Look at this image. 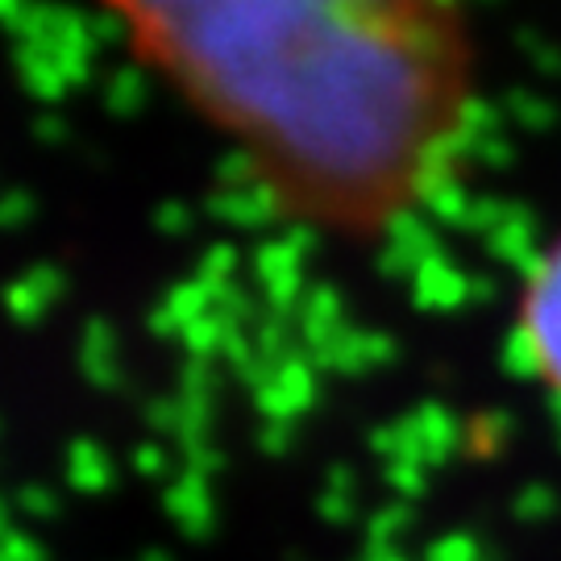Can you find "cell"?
I'll return each mask as SVG.
<instances>
[{"label":"cell","instance_id":"obj_1","mask_svg":"<svg viewBox=\"0 0 561 561\" xmlns=\"http://www.w3.org/2000/svg\"><path fill=\"white\" fill-rule=\"evenodd\" d=\"M245 138L259 187L300 229L387 241L461 183L479 134V42L461 4L138 9Z\"/></svg>","mask_w":561,"mask_h":561},{"label":"cell","instance_id":"obj_2","mask_svg":"<svg viewBox=\"0 0 561 561\" xmlns=\"http://www.w3.org/2000/svg\"><path fill=\"white\" fill-rule=\"evenodd\" d=\"M507 362L516 375L541 382L561 412V233L545 241L541 254L520 271Z\"/></svg>","mask_w":561,"mask_h":561},{"label":"cell","instance_id":"obj_3","mask_svg":"<svg viewBox=\"0 0 561 561\" xmlns=\"http://www.w3.org/2000/svg\"><path fill=\"white\" fill-rule=\"evenodd\" d=\"M317 403V362L308 354H291L275 366L271 382H262L254 391V408L262 421H283L291 424L300 412H308Z\"/></svg>","mask_w":561,"mask_h":561},{"label":"cell","instance_id":"obj_4","mask_svg":"<svg viewBox=\"0 0 561 561\" xmlns=\"http://www.w3.org/2000/svg\"><path fill=\"white\" fill-rule=\"evenodd\" d=\"M396 358V337L382 333V329H354L345 324L333 345L317 354V370H337V375H366V370H379L391 366Z\"/></svg>","mask_w":561,"mask_h":561},{"label":"cell","instance_id":"obj_5","mask_svg":"<svg viewBox=\"0 0 561 561\" xmlns=\"http://www.w3.org/2000/svg\"><path fill=\"white\" fill-rule=\"evenodd\" d=\"M162 507L187 537H208L213 533V491H208L204 474L180 470L162 491Z\"/></svg>","mask_w":561,"mask_h":561},{"label":"cell","instance_id":"obj_6","mask_svg":"<svg viewBox=\"0 0 561 561\" xmlns=\"http://www.w3.org/2000/svg\"><path fill=\"white\" fill-rule=\"evenodd\" d=\"M204 208L221 225L241 229V233H259V229L279 221L275 204H271V196L262 187H213Z\"/></svg>","mask_w":561,"mask_h":561},{"label":"cell","instance_id":"obj_7","mask_svg":"<svg viewBox=\"0 0 561 561\" xmlns=\"http://www.w3.org/2000/svg\"><path fill=\"white\" fill-rule=\"evenodd\" d=\"M412 287H416V304L421 308H442V312H449V308H461V304H479L474 300V279L461 266H454L445 254L424 262L421 271L412 275Z\"/></svg>","mask_w":561,"mask_h":561},{"label":"cell","instance_id":"obj_8","mask_svg":"<svg viewBox=\"0 0 561 561\" xmlns=\"http://www.w3.org/2000/svg\"><path fill=\"white\" fill-rule=\"evenodd\" d=\"M80 366L83 379L101 391L121 387V358H117V329L104 317H88L80 333Z\"/></svg>","mask_w":561,"mask_h":561},{"label":"cell","instance_id":"obj_9","mask_svg":"<svg viewBox=\"0 0 561 561\" xmlns=\"http://www.w3.org/2000/svg\"><path fill=\"white\" fill-rule=\"evenodd\" d=\"M62 474L71 482V491L104 495L113 486V458L96 437H71L67 454H62Z\"/></svg>","mask_w":561,"mask_h":561},{"label":"cell","instance_id":"obj_10","mask_svg":"<svg viewBox=\"0 0 561 561\" xmlns=\"http://www.w3.org/2000/svg\"><path fill=\"white\" fill-rule=\"evenodd\" d=\"M13 67H18L21 88L42 104H55L67 96V80H62L59 62L46 46H30V42H13Z\"/></svg>","mask_w":561,"mask_h":561},{"label":"cell","instance_id":"obj_11","mask_svg":"<svg viewBox=\"0 0 561 561\" xmlns=\"http://www.w3.org/2000/svg\"><path fill=\"white\" fill-rule=\"evenodd\" d=\"M101 101L108 113H117V117H129V113H138L141 104H146V71L134 67V62H121L108 71V80H104V92Z\"/></svg>","mask_w":561,"mask_h":561},{"label":"cell","instance_id":"obj_12","mask_svg":"<svg viewBox=\"0 0 561 561\" xmlns=\"http://www.w3.org/2000/svg\"><path fill=\"white\" fill-rule=\"evenodd\" d=\"M162 308L180 321V329H187L192 321H201V317H208V312L217 308V291L192 275V279L175 283V287L162 296Z\"/></svg>","mask_w":561,"mask_h":561},{"label":"cell","instance_id":"obj_13","mask_svg":"<svg viewBox=\"0 0 561 561\" xmlns=\"http://www.w3.org/2000/svg\"><path fill=\"white\" fill-rule=\"evenodd\" d=\"M229 329H238V324H229V321H221L217 312H208V317H201V321H192L183 329L180 345L187 350V358L213 362V358H221V345Z\"/></svg>","mask_w":561,"mask_h":561},{"label":"cell","instance_id":"obj_14","mask_svg":"<svg viewBox=\"0 0 561 561\" xmlns=\"http://www.w3.org/2000/svg\"><path fill=\"white\" fill-rule=\"evenodd\" d=\"M238 271H241V254L233 241H213V245H204L201 262H196V279L208 283L213 291L238 283Z\"/></svg>","mask_w":561,"mask_h":561},{"label":"cell","instance_id":"obj_15","mask_svg":"<svg viewBox=\"0 0 561 561\" xmlns=\"http://www.w3.org/2000/svg\"><path fill=\"white\" fill-rule=\"evenodd\" d=\"M296 321H317L341 329L345 324V300H341V291L333 283H312L300 304V312H296Z\"/></svg>","mask_w":561,"mask_h":561},{"label":"cell","instance_id":"obj_16","mask_svg":"<svg viewBox=\"0 0 561 561\" xmlns=\"http://www.w3.org/2000/svg\"><path fill=\"white\" fill-rule=\"evenodd\" d=\"M0 304H4V312H9L18 324H25V329H30V324H38L42 317L50 312V304L42 300L38 291L25 283V275H21V279H13L4 291H0Z\"/></svg>","mask_w":561,"mask_h":561},{"label":"cell","instance_id":"obj_17","mask_svg":"<svg viewBox=\"0 0 561 561\" xmlns=\"http://www.w3.org/2000/svg\"><path fill=\"white\" fill-rule=\"evenodd\" d=\"M180 470H192V474H204L213 479L225 466V449L213 437H180Z\"/></svg>","mask_w":561,"mask_h":561},{"label":"cell","instance_id":"obj_18","mask_svg":"<svg viewBox=\"0 0 561 561\" xmlns=\"http://www.w3.org/2000/svg\"><path fill=\"white\" fill-rule=\"evenodd\" d=\"M503 108H507V117L516 121L520 129H537V134L553 121V104L541 101V96H533V92H524V88H516L512 101H503Z\"/></svg>","mask_w":561,"mask_h":561},{"label":"cell","instance_id":"obj_19","mask_svg":"<svg viewBox=\"0 0 561 561\" xmlns=\"http://www.w3.org/2000/svg\"><path fill=\"white\" fill-rule=\"evenodd\" d=\"M408 524H412V512L403 503H387V507H379L366 520V545H396V537H400Z\"/></svg>","mask_w":561,"mask_h":561},{"label":"cell","instance_id":"obj_20","mask_svg":"<svg viewBox=\"0 0 561 561\" xmlns=\"http://www.w3.org/2000/svg\"><path fill=\"white\" fill-rule=\"evenodd\" d=\"M217 187H259V167L245 150H225L213 171Z\"/></svg>","mask_w":561,"mask_h":561},{"label":"cell","instance_id":"obj_21","mask_svg":"<svg viewBox=\"0 0 561 561\" xmlns=\"http://www.w3.org/2000/svg\"><path fill=\"white\" fill-rule=\"evenodd\" d=\"M217 391H221V375H217V366H213V362H201V358L183 362L180 396H204V400H217Z\"/></svg>","mask_w":561,"mask_h":561},{"label":"cell","instance_id":"obj_22","mask_svg":"<svg viewBox=\"0 0 561 561\" xmlns=\"http://www.w3.org/2000/svg\"><path fill=\"white\" fill-rule=\"evenodd\" d=\"M141 421L150 433H171L180 437V396H150L141 408Z\"/></svg>","mask_w":561,"mask_h":561},{"label":"cell","instance_id":"obj_23","mask_svg":"<svg viewBox=\"0 0 561 561\" xmlns=\"http://www.w3.org/2000/svg\"><path fill=\"white\" fill-rule=\"evenodd\" d=\"M25 283H30L46 304H59L62 291H67V275H62L55 262H34V266L25 271Z\"/></svg>","mask_w":561,"mask_h":561},{"label":"cell","instance_id":"obj_24","mask_svg":"<svg viewBox=\"0 0 561 561\" xmlns=\"http://www.w3.org/2000/svg\"><path fill=\"white\" fill-rule=\"evenodd\" d=\"M13 507H21L25 516H42V520H46V516L59 512V495H55L46 482H25L18 491V500H13Z\"/></svg>","mask_w":561,"mask_h":561},{"label":"cell","instance_id":"obj_25","mask_svg":"<svg viewBox=\"0 0 561 561\" xmlns=\"http://www.w3.org/2000/svg\"><path fill=\"white\" fill-rule=\"evenodd\" d=\"M34 196L25 192V187H9V192H0V229H21V225L34 217Z\"/></svg>","mask_w":561,"mask_h":561},{"label":"cell","instance_id":"obj_26","mask_svg":"<svg viewBox=\"0 0 561 561\" xmlns=\"http://www.w3.org/2000/svg\"><path fill=\"white\" fill-rule=\"evenodd\" d=\"M129 466L138 470L141 479H162L171 470V458H167V449L159 442H138L129 449Z\"/></svg>","mask_w":561,"mask_h":561},{"label":"cell","instance_id":"obj_27","mask_svg":"<svg viewBox=\"0 0 561 561\" xmlns=\"http://www.w3.org/2000/svg\"><path fill=\"white\" fill-rule=\"evenodd\" d=\"M154 229H159L162 238H183L192 229V208H187V201H159V208H154Z\"/></svg>","mask_w":561,"mask_h":561},{"label":"cell","instance_id":"obj_28","mask_svg":"<svg viewBox=\"0 0 561 561\" xmlns=\"http://www.w3.org/2000/svg\"><path fill=\"white\" fill-rule=\"evenodd\" d=\"M317 507L329 524H350L354 520V486H324Z\"/></svg>","mask_w":561,"mask_h":561},{"label":"cell","instance_id":"obj_29","mask_svg":"<svg viewBox=\"0 0 561 561\" xmlns=\"http://www.w3.org/2000/svg\"><path fill=\"white\" fill-rule=\"evenodd\" d=\"M50 55H55V62H59L67 88H80V83L92 80V55H83V50H67V46H55Z\"/></svg>","mask_w":561,"mask_h":561},{"label":"cell","instance_id":"obj_30","mask_svg":"<svg viewBox=\"0 0 561 561\" xmlns=\"http://www.w3.org/2000/svg\"><path fill=\"white\" fill-rule=\"evenodd\" d=\"M0 545H4L9 561H46V545L38 537H30V533H21V528H13Z\"/></svg>","mask_w":561,"mask_h":561},{"label":"cell","instance_id":"obj_31","mask_svg":"<svg viewBox=\"0 0 561 561\" xmlns=\"http://www.w3.org/2000/svg\"><path fill=\"white\" fill-rule=\"evenodd\" d=\"M291 424H283V421H262V433H259V449L262 454H287V445H291Z\"/></svg>","mask_w":561,"mask_h":561},{"label":"cell","instance_id":"obj_32","mask_svg":"<svg viewBox=\"0 0 561 561\" xmlns=\"http://www.w3.org/2000/svg\"><path fill=\"white\" fill-rule=\"evenodd\" d=\"M146 329H150V337H159V341H167V337H175L180 341V321H175V317H171V312H167V308H162V300L154 304V308H150V317H146Z\"/></svg>","mask_w":561,"mask_h":561},{"label":"cell","instance_id":"obj_33","mask_svg":"<svg viewBox=\"0 0 561 561\" xmlns=\"http://www.w3.org/2000/svg\"><path fill=\"white\" fill-rule=\"evenodd\" d=\"M30 129H34V138L38 141H62L67 138V121H62L59 113H38Z\"/></svg>","mask_w":561,"mask_h":561},{"label":"cell","instance_id":"obj_34","mask_svg":"<svg viewBox=\"0 0 561 561\" xmlns=\"http://www.w3.org/2000/svg\"><path fill=\"white\" fill-rule=\"evenodd\" d=\"M21 13H25V4H18V0H0V25H4V34L18 25Z\"/></svg>","mask_w":561,"mask_h":561},{"label":"cell","instance_id":"obj_35","mask_svg":"<svg viewBox=\"0 0 561 561\" xmlns=\"http://www.w3.org/2000/svg\"><path fill=\"white\" fill-rule=\"evenodd\" d=\"M9 512H13V503L0 495V541H4L9 533H13V524H9Z\"/></svg>","mask_w":561,"mask_h":561},{"label":"cell","instance_id":"obj_36","mask_svg":"<svg viewBox=\"0 0 561 561\" xmlns=\"http://www.w3.org/2000/svg\"><path fill=\"white\" fill-rule=\"evenodd\" d=\"M138 561H175V558H171L167 549H146V553H141Z\"/></svg>","mask_w":561,"mask_h":561},{"label":"cell","instance_id":"obj_37","mask_svg":"<svg viewBox=\"0 0 561 561\" xmlns=\"http://www.w3.org/2000/svg\"><path fill=\"white\" fill-rule=\"evenodd\" d=\"M0 561H9V558H4V545H0Z\"/></svg>","mask_w":561,"mask_h":561},{"label":"cell","instance_id":"obj_38","mask_svg":"<svg viewBox=\"0 0 561 561\" xmlns=\"http://www.w3.org/2000/svg\"><path fill=\"white\" fill-rule=\"evenodd\" d=\"M0 433H4V421H0Z\"/></svg>","mask_w":561,"mask_h":561}]
</instances>
